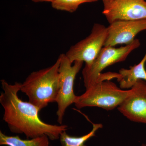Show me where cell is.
<instances>
[{"label": "cell", "mask_w": 146, "mask_h": 146, "mask_svg": "<svg viewBox=\"0 0 146 146\" xmlns=\"http://www.w3.org/2000/svg\"><path fill=\"white\" fill-rule=\"evenodd\" d=\"M102 1L103 3H104L109 2L111 1L112 0H102Z\"/></svg>", "instance_id": "9a60e30c"}, {"label": "cell", "mask_w": 146, "mask_h": 146, "mask_svg": "<svg viewBox=\"0 0 146 146\" xmlns=\"http://www.w3.org/2000/svg\"><path fill=\"white\" fill-rule=\"evenodd\" d=\"M103 4L102 13L109 24L117 21L146 19L145 0H112Z\"/></svg>", "instance_id": "52a82bcc"}, {"label": "cell", "mask_w": 146, "mask_h": 146, "mask_svg": "<svg viewBox=\"0 0 146 146\" xmlns=\"http://www.w3.org/2000/svg\"><path fill=\"white\" fill-rule=\"evenodd\" d=\"M142 146H146V145L145 144H143V145H142Z\"/></svg>", "instance_id": "2e32d148"}, {"label": "cell", "mask_w": 146, "mask_h": 146, "mask_svg": "<svg viewBox=\"0 0 146 146\" xmlns=\"http://www.w3.org/2000/svg\"><path fill=\"white\" fill-rule=\"evenodd\" d=\"M3 91L0 103L3 108V120L13 133L24 134L27 139L46 135L52 141L58 140L60 134L68 129V126L58 125L44 122L39 118L40 110L29 102L18 97L21 83H9L1 80Z\"/></svg>", "instance_id": "6da1fadb"}, {"label": "cell", "mask_w": 146, "mask_h": 146, "mask_svg": "<svg viewBox=\"0 0 146 146\" xmlns=\"http://www.w3.org/2000/svg\"><path fill=\"white\" fill-rule=\"evenodd\" d=\"M141 46L138 39H135L129 44L119 48L104 46L91 64L85 65L82 71L84 86L86 89L99 82L109 80L108 73L102 72L108 66L125 61L131 53Z\"/></svg>", "instance_id": "3957f363"}, {"label": "cell", "mask_w": 146, "mask_h": 146, "mask_svg": "<svg viewBox=\"0 0 146 146\" xmlns=\"http://www.w3.org/2000/svg\"><path fill=\"white\" fill-rule=\"evenodd\" d=\"M107 33V27L94 24L90 34L71 46L65 55L72 63L81 61L84 62L85 65H90L104 46Z\"/></svg>", "instance_id": "8992f818"}, {"label": "cell", "mask_w": 146, "mask_h": 146, "mask_svg": "<svg viewBox=\"0 0 146 146\" xmlns=\"http://www.w3.org/2000/svg\"><path fill=\"white\" fill-rule=\"evenodd\" d=\"M34 3L50 2L52 3L55 0H31Z\"/></svg>", "instance_id": "5bb4252c"}, {"label": "cell", "mask_w": 146, "mask_h": 146, "mask_svg": "<svg viewBox=\"0 0 146 146\" xmlns=\"http://www.w3.org/2000/svg\"><path fill=\"white\" fill-rule=\"evenodd\" d=\"M132 93L118 107L131 121L146 124V82L140 80L131 88Z\"/></svg>", "instance_id": "ba28073f"}, {"label": "cell", "mask_w": 146, "mask_h": 146, "mask_svg": "<svg viewBox=\"0 0 146 146\" xmlns=\"http://www.w3.org/2000/svg\"><path fill=\"white\" fill-rule=\"evenodd\" d=\"M98 0H55L51 3L52 7L56 10L73 13L79 6L85 3H94Z\"/></svg>", "instance_id": "4fadbf2b"}, {"label": "cell", "mask_w": 146, "mask_h": 146, "mask_svg": "<svg viewBox=\"0 0 146 146\" xmlns=\"http://www.w3.org/2000/svg\"><path fill=\"white\" fill-rule=\"evenodd\" d=\"M48 137L44 135L30 140H23L18 136H9L0 131V145L8 146H49Z\"/></svg>", "instance_id": "8fae6325"}, {"label": "cell", "mask_w": 146, "mask_h": 146, "mask_svg": "<svg viewBox=\"0 0 146 146\" xmlns=\"http://www.w3.org/2000/svg\"><path fill=\"white\" fill-rule=\"evenodd\" d=\"M146 52L143 59L138 64L131 66L129 69L121 68L119 71V78L117 81L120 88L122 89H130L138 80L146 81Z\"/></svg>", "instance_id": "30bf717a"}, {"label": "cell", "mask_w": 146, "mask_h": 146, "mask_svg": "<svg viewBox=\"0 0 146 146\" xmlns=\"http://www.w3.org/2000/svg\"><path fill=\"white\" fill-rule=\"evenodd\" d=\"M60 58L48 68L31 73L21 83V92L40 110L56 102L59 89Z\"/></svg>", "instance_id": "7a4b0ae2"}, {"label": "cell", "mask_w": 146, "mask_h": 146, "mask_svg": "<svg viewBox=\"0 0 146 146\" xmlns=\"http://www.w3.org/2000/svg\"><path fill=\"white\" fill-rule=\"evenodd\" d=\"M58 57L60 60L59 89L56 102L58 106L57 121L62 125L66 109L76 100L78 96L74 92V84L83 62L75 61L72 63L65 54H60Z\"/></svg>", "instance_id": "5b68a950"}, {"label": "cell", "mask_w": 146, "mask_h": 146, "mask_svg": "<svg viewBox=\"0 0 146 146\" xmlns=\"http://www.w3.org/2000/svg\"><path fill=\"white\" fill-rule=\"evenodd\" d=\"M107 29L104 46L129 44L135 40L138 33L146 30V19L115 21L110 24Z\"/></svg>", "instance_id": "9c48e42d"}, {"label": "cell", "mask_w": 146, "mask_h": 146, "mask_svg": "<svg viewBox=\"0 0 146 146\" xmlns=\"http://www.w3.org/2000/svg\"><path fill=\"white\" fill-rule=\"evenodd\" d=\"M93 129L88 134L80 137L70 136L66 131L60 134V139L61 146H86L85 142L92 137L96 136L98 129L102 128L103 125L101 123H92Z\"/></svg>", "instance_id": "7c38bea8"}, {"label": "cell", "mask_w": 146, "mask_h": 146, "mask_svg": "<svg viewBox=\"0 0 146 146\" xmlns=\"http://www.w3.org/2000/svg\"><path fill=\"white\" fill-rule=\"evenodd\" d=\"M132 93V89L124 90L110 80L99 82L78 96L75 105L81 109L86 107L101 108L110 110L118 107Z\"/></svg>", "instance_id": "277c9868"}]
</instances>
